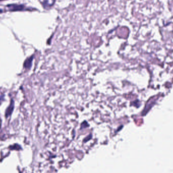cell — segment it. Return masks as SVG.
Listing matches in <instances>:
<instances>
[{
  "mask_svg": "<svg viewBox=\"0 0 173 173\" xmlns=\"http://www.w3.org/2000/svg\"><path fill=\"white\" fill-rule=\"evenodd\" d=\"M9 10L11 11H22L25 9V6L22 5L17 4H11L8 6Z\"/></svg>",
  "mask_w": 173,
  "mask_h": 173,
  "instance_id": "6da1fadb",
  "label": "cell"
},
{
  "mask_svg": "<svg viewBox=\"0 0 173 173\" xmlns=\"http://www.w3.org/2000/svg\"><path fill=\"white\" fill-rule=\"evenodd\" d=\"M14 101L12 100L11 102L10 105H9V106L8 107V109H7V110L6 111V117H9L11 115V114H12L13 111V109H14Z\"/></svg>",
  "mask_w": 173,
  "mask_h": 173,
  "instance_id": "7a4b0ae2",
  "label": "cell"
},
{
  "mask_svg": "<svg viewBox=\"0 0 173 173\" xmlns=\"http://www.w3.org/2000/svg\"><path fill=\"white\" fill-rule=\"evenodd\" d=\"M33 60V57H31L28 58L25 61V63H24V67L25 68L27 69H30V67L32 66Z\"/></svg>",
  "mask_w": 173,
  "mask_h": 173,
  "instance_id": "3957f363",
  "label": "cell"
},
{
  "mask_svg": "<svg viewBox=\"0 0 173 173\" xmlns=\"http://www.w3.org/2000/svg\"><path fill=\"white\" fill-rule=\"evenodd\" d=\"M2 12H3V11L1 9H0V13H1Z\"/></svg>",
  "mask_w": 173,
  "mask_h": 173,
  "instance_id": "277c9868",
  "label": "cell"
},
{
  "mask_svg": "<svg viewBox=\"0 0 173 173\" xmlns=\"http://www.w3.org/2000/svg\"><path fill=\"white\" fill-rule=\"evenodd\" d=\"M3 1V0H0V1Z\"/></svg>",
  "mask_w": 173,
  "mask_h": 173,
  "instance_id": "5b68a950",
  "label": "cell"
}]
</instances>
